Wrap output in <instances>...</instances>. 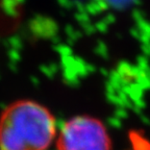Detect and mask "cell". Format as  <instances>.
Returning a JSON list of instances; mask_svg holds the SVG:
<instances>
[{
    "instance_id": "obj_1",
    "label": "cell",
    "mask_w": 150,
    "mask_h": 150,
    "mask_svg": "<svg viewBox=\"0 0 150 150\" xmlns=\"http://www.w3.org/2000/svg\"><path fill=\"white\" fill-rule=\"evenodd\" d=\"M57 132L52 112L35 100L14 101L0 114V150H47Z\"/></svg>"
},
{
    "instance_id": "obj_2",
    "label": "cell",
    "mask_w": 150,
    "mask_h": 150,
    "mask_svg": "<svg viewBox=\"0 0 150 150\" xmlns=\"http://www.w3.org/2000/svg\"><path fill=\"white\" fill-rule=\"evenodd\" d=\"M57 150H112V140L105 125L92 116H75L59 129Z\"/></svg>"
}]
</instances>
